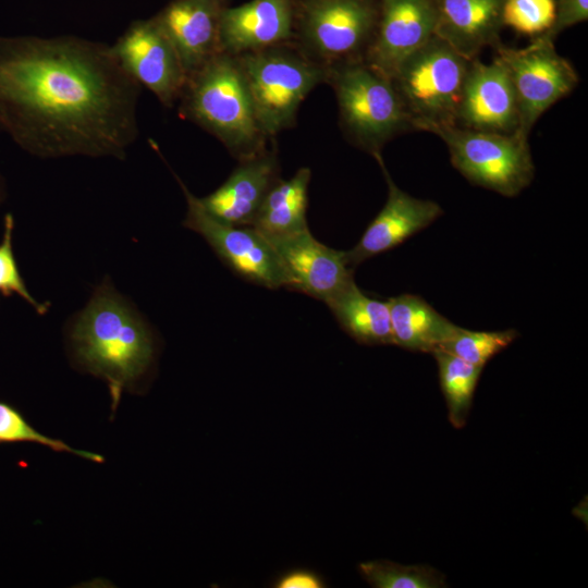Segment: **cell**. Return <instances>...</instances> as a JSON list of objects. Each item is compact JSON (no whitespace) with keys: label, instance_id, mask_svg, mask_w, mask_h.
Segmentation results:
<instances>
[{"label":"cell","instance_id":"cell-1","mask_svg":"<svg viewBox=\"0 0 588 588\" xmlns=\"http://www.w3.org/2000/svg\"><path fill=\"white\" fill-rule=\"evenodd\" d=\"M140 90L103 42L0 36V128L33 156L124 159Z\"/></svg>","mask_w":588,"mask_h":588},{"label":"cell","instance_id":"cell-2","mask_svg":"<svg viewBox=\"0 0 588 588\" xmlns=\"http://www.w3.org/2000/svg\"><path fill=\"white\" fill-rule=\"evenodd\" d=\"M71 341L77 363L108 383L112 411L122 392L149 368L154 341L143 319L109 285L103 284L77 316Z\"/></svg>","mask_w":588,"mask_h":588},{"label":"cell","instance_id":"cell-3","mask_svg":"<svg viewBox=\"0 0 588 588\" xmlns=\"http://www.w3.org/2000/svg\"><path fill=\"white\" fill-rule=\"evenodd\" d=\"M179 101L183 118L217 137L240 160L266 150L267 136L234 56L219 52L188 76Z\"/></svg>","mask_w":588,"mask_h":588},{"label":"cell","instance_id":"cell-4","mask_svg":"<svg viewBox=\"0 0 588 588\" xmlns=\"http://www.w3.org/2000/svg\"><path fill=\"white\" fill-rule=\"evenodd\" d=\"M327 72L342 127L357 147L375 156L395 135L413 130L391 79L362 58L329 64Z\"/></svg>","mask_w":588,"mask_h":588},{"label":"cell","instance_id":"cell-5","mask_svg":"<svg viewBox=\"0 0 588 588\" xmlns=\"http://www.w3.org/2000/svg\"><path fill=\"white\" fill-rule=\"evenodd\" d=\"M470 61L433 35L399 65L390 79L413 130L434 134L456 126Z\"/></svg>","mask_w":588,"mask_h":588},{"label":"cell","instance_id":"cell-6","mask_svg":"<svg viewBox=\"0 0 588 588\" xmlns=\"http://www.w3.org/2000/svg\"><path fill=\"white\" fill-rule=\"evenodd\" d=\"M234 57L244 75L259 126L267 137L292 126L307 95L327 82V65L285 44Z\"/></svg>","mask_w":588,"mask_h":588},{"label":"cell","instance_id":"cell-7","mask_svg":"<svg viewBox=\"0 0 588 588\" xmlns=\"http://www.w3.org/2000/svg\"><path fill=\"white\" fill-rule=\"evenodd\" d=\"M446 145L452 166L471 184L515 197L534 179L528 137L451 126L434 133Z\"/></svg>","mask_w":588,"mask_h":588},{"label":"cell","instance_id":"cell-8","mask_svg":"<svg viewBox=\"0 0 588 588\" xmlns=\"http://www.w3.org/2000/svg\"><path fill=\"white\" fill-rule=\"evenodd\" d=\"M497 58L507 70L518 106V132L528 137L537 120L573 91L578 75L554 48V40L537 36L519 49L497 46Z\"/></svg>","mask_w":588,"mask_h":588},{"label":"cell","instance_id":"cell-9","mask_svg":"<svg viewBox=\"0 0 588 588\" xmlns=\"http://www.w3.org/2000/svg\"><path fill=\"white\" fill-rule=\"evenodd\" d=\"M378 17L373 0H306L298 20L299 49L323 65L363 58Z\"/></svg>","mask_w":588,"mask_h":588},{"label":"cell","instance_id":"cell-10","mask_svg":"<svg viewBox=\"0 0 588 588\" xmlns=\"http://www.w3.org/2000/svg\"><path fill=\"white\" fill-rule=\"evenodd\" d=\"M187 203L184 226L200 234L241 278L268 289H291V280L271 243L253 226L232 225L209 215L176 177Z\"/></svg>","mask_w":588,"mask_h":588},{"label":"cell","instance_id":"cell-11","mask_svg":"<svg viewBox=\"0 0 588 588\" xmlns=\"http://www.w3.org/2000/svg\"><path fill=\"white\" fill-rule=\"evenodd\" d=\"M111 49L123 70L164 107L171 108L179 101L187 77L155 16L131 23Z\"/></svg>","mask_w":588,"mask_h":588},{"label":"cell","instance_id":"cell-12","mask_svg":"<svg viewBox=\"0 0 588 588\" xmlns=\"http://www.w3.org/2000/svg\"><path fill=\"white\" fill-rule=\"evenodd\" d=\"M267 240L291 280L290 290L327 303L355 282L346 252L320 243L308 228Z\"/></svg>","mask_w":588,"mask_h":588},{"label":"cell","instance_id":"cell-13","mask_svg":"<svg viewBox=\"0 0 588 588\" xmlns=\"http://www.w3.org/2000/svg\"><path fill=\"white\" fill-rule=\"evenodd\" d=\"M430 0H380L375 35L363 60L391 78L399 65L434 35Z\"/></svg>","mask_w":588,"mask_h":588},{"label":"cell","instance_id":"cell-14","mask_svg":"<svg viewBox=\"0 0 588 588\" xmlns=\"http://www.w3.org/2000/svg\"><path fill=\"white\" fill-rule=\"evenodd\" d=\"M519 115L516 95L502 62L470 61L457 110L456 126L495 133H514Z\"/></svg>","mask_w":588,"mask_h":588},{"label":"cell","instance_id":"cell-15","mask_svg":"<svg viewBox=\"0 0 588 588\" xmlns=\"http://www.w3.org/2000/svg\"><path fill=\"white\" fill-rule=\"evenodd\" d=\"M388 185V198L376 218L369 223L358 243L346 252L348 264L356 268L364 260L385 253L408 237L429 226L443 210L429 199L411 196L396 186L381 154L373 156Z\"/></svg>","mask_w":588,"mask_h":588},{"label":"cell","instance_id":"cell-16","mask_svg":"<svg viewBox=\"0 0 588 588\" xmlns=\"http://www.w3.org/2000/svg\"><path fill=\"white\" fill-rule=\"evenodd\" d=\"M225 0H173L155 19L173 45L186 77L221 52Z\"/></svg>","mask_w":588,"mask_h":588},{"label":"cell","instance_id":"cell-17","mask_svg":"<svg viewBox=\"0 0 588 588\" xmlns=\"http://www.w3.org/2000/svg\"><path fill=\"white\" fill-rule=\"evenodd\" d=\"M295 0H252L224 8L220 20L221 52L231 56L282 45L294 36Z\"/></svg>","mask_w":588,"mask_h":588},{"label":"cell","instance_id":"cell-18","mask_svg":"<svg viewBox=\"0 0 588 588\" xmlns=\"http://www.w3.org/2000/svg\"><path fill=\"white\" fill-rule=\"evenodd\" d=\"M278 181L277 156L266 149L241 160L226 181L199 201L219 221L252 226L264 198Z\"/></svg>","mask_w":588,"mask_h":588},{"label":"cell","instance_id":"cell-19","mask_svg":"<svg viewBox=\"0 0 588 588\" xmlns=\"http://www.w3.org/2000/svg\"><path fill=\"white\" fill-rule=\"evenodd\" d=\"M434 36L468 60L499 39L505 0H430Z\"/></svg>","mask_w":588,"mask_h":588},{"label":"cell","instance_id":"cell-20","mask_svg":"<svg viewBox=\"0 0 588 588\" xmlns=\"http://www.w3.org/2000/svg\"><path fill=\"white\" fill-rule=\"evenodd\" d=\"M387 302L392 344L402 348L432 353L439 350L458 327L418 295L401 294Z\"/></svg>","mask_w":588,"mask_h":588},{"label":"cell","instance_id":"cell-21","mask_svg":"<svg viewBox=\"0 0 588 588\" xmlns=\"http://www.w3.org/2000/svg\"><path fill=\"white\" fill-rule=\"evenodd\" d=\"M309 168H301L291 179L279 180L267 193L252 226L265 237H275L307 229Z\"/></svg>","mask_w":588,"mask_h":588},{"label":"cell","instance_id":"cell-22","mask_svg":"<svg viewBox=\"0 0 588 588\" xmlns=\"http://www.w3.org/2000/svg\"><path fill=\"white\" fill-rule=\"evenodd\" d=\"M326 304L340 326L357 342L392 344L388 302L367 296L353 282Z\"/></svg>","mask_w":588,"mask_h":588},{"label":"cell","instance_id":"cell-23","mask_svg":"<svg viewBox=\"0 0 588 588\" xmlns=\"http://www.w3.org/2000/svg\"><path fill=\"white\" fill-rule=\"evenodd\" d=\"M431 354L438 364L440 385L448 406L449 420L453 427L463 428L482 368L442 350H436Z\"/></svg>","mask_w":588,"mask_h":588},{"label":"cell","instance_id":"cell-24","mask_svg":"<svg viewBox=\"0 0 588 588\" xmlns=\"http://www.w3.org/2000/svg\"><path fill=\"white\" fill-rule=\"evenodd\" d=\"M363 577L376 588H439L445 586V577L426 565H401L391 561L360 563Z\"/></svg>","mask_w":588,"mask_h":588},{"label":"cell","instance_id":"cell-25","mask_svg":"<svg viewBox=\"0 0 588 588\" xmlns=\"http://www.w3.org/2000/svg\"><path fill=\"white\" fill-rule=\"evenodd\" d=\"M517 336L518 332L515 329L473 331L457 327L439 350L483 368L493 356L505 350Z\"/></svg>","mask_w":588,"mask_h":588},{"label":"cell","instance_id":"cell-26","mask_svg":"<svg viewBox=\"0 0 588 588\" xmlns=\"http://www.w3.org/2000/svg\"><path fill=\"white\" fill-rule=\"evenodd\" d=\"M34 442L58 452H68L96 463H102L103 457L97 453L76 450L65 442L49 438L32 427L22 414L11 405L0 402V443Z\"/></svg>","mask_w":588,"mask_h":588},{"label":"cell","instance_id":"cell-27","mask_svg":"<svg viewBox=\"0 0 588 588\" xmlns=\"http://www.w3.org/2000/svg\"><path fill=\"white\" fill-rule=\"evenodd\" d=\"M555 17L554 0H505L502 23L518 33L539 36L549 30Z\"/></svg>","mask_w":588,"mask_h":588},{"label":"cell","instance_id":"cell-28","mask_svg":"<svg viewBox=\"0 0 588 588\" xmlns=\"http://www.w3.org/2000/svg\"><path fill=\"white\" fill-rule=\"evenodd\" d=\"M13 229L14 219L11 215H7L0 243V293L4 296L15 294L29 304L38 314H45L48 306L37 302L32 296L19 271L12 247Z\"/></svg>","mask_w":588,"mask_h":588},{"label":"cell","instance_id":"cell-29","mask_svg":"<svg viewBox=\"0 0 588 588\" xmlns=\"http://www.w3.org/2000/svg\"><path fill=\"white\" fill-rule=\"evenodd\" d=\"M588 19V0H559L555 3V17L546 37L554 38L565 28L585 22Z\"/></svg>","mask_w":588,"mask_h":588},{"label":"cell","instance_id":"cell-30","mask_svg":"<svg viewBox=\"0 0 588 588\" xmlns=\"http://www.w3.org/2000/svg\"><path fill=\"white\" fill-rule=\"evenodd\" d=\"M323 586V581L317 574L305 569L283 575L275 585L278 588H320Z\"/></svg>","mask_w":588,"mask_h":588},{"label":"cell","instance_id":"cell-31","mask_svg":"<svg viewBox=\"0 0 588 588\" xmlns=\"http://www.w3.org/2000/svg\"><path fill=\"white\" fill-rule=\"evenodd\" d=\"M7 197V187L4 183V179L0 173V204L4 201Z\"/></svg>","mask_w":588,"mask_h":588}]
</instances>
